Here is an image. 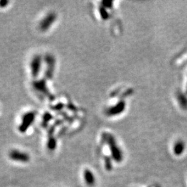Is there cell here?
Returning a JSON list of instances; mask_svg holds the SVG:
<instances>
[{
  "mask_svg": "<svg viewBox=\"0 0 187 187\" xmlns=\"http://www.w3.org/2000/svg\"><path fill=\"white\" fill-rule=\"evenodd\" d=\"M105 139H106L107 143L108 144L109 148H110L112 158L117 162L121 161L122 160V158H123L122 152L119 149L118 146L116 145V142L113 136L111 135V134H108V135L106 136Z\"/></svg>",
  "mask_w": 187,
  "mask_h": 187,
  "instance_id": "1",
  "label": "cell"
},
{
  "mask_svg": "<svg viewBox=\"0 0 187 187\" xmlns=\"http://www.w3.org/2000/svg\"><path fill=\"white\" fill-rule=\"evenodd\" d=\"M9 158L13 161L23 162V163H26L30 160L29 154L17 151V150H13L10 152Z\"/></svg>",
  "mask_w": 187,
  "mask_h": 187,
  "instance_id": "2",
  "label": "cell"
},
{
  "mask_svg": "<svg viewBox=\"0 0 187 187\" xmlns=\"http://www.w3.org/2000/svg\"><path fill=\"white\" fill-rule=\"evenodd\" d=\"M35 114L33 112H29L25 114L22 119V124L19 126V130L21 132H24L28 129L29 126L31 125L34 120Z\"/></svg>",
  "mask_w": 187,
  "mask_h": 187,
  "instance_id": "3",
  "label": "cell"
},
{
  "mask_svg": "<svg viewBox=\"0 0 187 187\" xmlns=\"http://www.w3.org/2000/svg\"><path fill=\"white\" fill-rule=\"evenodd\" d=\"M56 19V16L54 13H49L45 17V18L42 19L40 24V28L42 31H47Z\"/></svg>",
  "mask_w": 187,
  "mask_h": 187,
  "instance_id": "4",
  "label": "cell"
},
{
  "mask_svg": "<svg viewBox=\"0 0 187 187\" xmlns=\"http://www.w3.org/2000/svg\"><path fill=\"white\" fill-rule=\"evenodd\" d=\"M41 62L42 59L39 56L34 57L31 62V74H33V76H36L39 74L40 70L41 67Z\"/></svg>",
  "mask_w": 187,
  "mask_h": 187,
  "instance_id": "5",
  "label": "cell"
},
{
  "mask_svg": "<svg viewBox=\"0 0 187 187\" xmlns=\"http://www.w3.org/2000/svg\"><path fill=\"white\" fill-rule=\"evenodd\" d=\"M125 108H126V104H125L124 102L123 101L119 102V103H117L116 106H114L108 109V115H116V114H120L124 110Z\"/></svg>",
  "mask_w": 187,
  "mask_h": 187,
  "instance_id": "6",
  "label": "cell"
},
{
  "mask_svg": "<svg viewBox=\"0 0 187 187\" xmlns=\"http://www.w3.org/2000/svg\"><path fill=\"white\" fill-rule=\"evenodd\" d=\"M84 179L87 186H93L96 182V179L94 175L89 169L84 171Z\"/></svg>",
  "mask_w": 187,
  "mask_h": 187,
  "instance_id": "7",
  "label": "cell"
},
{
  "mask_svg": "<svg viewBox=\"0 0 187 187\" xmlns=\"http://www.w3.org/2000/svg\"><path fill=\"white\" fill-rule=\"evenodd\" d=\"M174 153L176 154H180L181 153H183L184 150V144L183 141H179L178 142H176L174 146Z\"/></svg>",
  "mask_w": 187,
  "mask_h": 187,
  "instance_id": "8",
  "label": "cell"
},
{
  "mask_svg": "<svg viewBox=\"0 0 187 187\" xmlns=\"http://www.w3.org/2000/svg\"><path fill=\"white\" fill-rule=\"evenodd\" d=\"M112 162L110 161V159L109 158H106V168L107 170H111L112 169Z\"/></svg>",
  "mask_w": 187,
  "mask_h": 187,
  "instance_id": "9",
  "label": "cell"
}]
</instances>
